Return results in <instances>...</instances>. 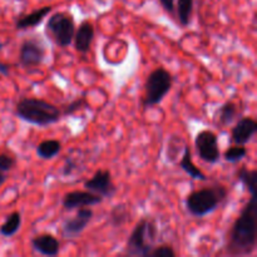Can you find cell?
I'll list each match as a JSON object with an SVG mask.
<instances>
[{"label": "cell", "instance_id": "obj_1", "mask_svg": "<svg viewBox=\"0 0 257 257\" xmlns=\"http://www.w3.org/2000/svg\"><path fill=\"white\" fill-rule=\"evenodd\" d=\"M257 241V201L251 196L228 233L226 252L230 256H250L255 252Z\"/></svg>", "mask_w": 257, "mask_h": 257}, {"label": "cell", "instance_id": "obj_2", "mask_svg": "<svg viewBox=\"0 0 257 257\" xmlns=\"http://www.w3.org/2000/svg\"><path fill=\"white\" fill-rule=\"evenodd\" d=\"M15 114L24 122L38 127H48L59 122L63 117L57 105L40 98H22L15 105Z\"/></svg>", "mask_w": 257, "mask_h": 257}, {"label": "cell", "instance_id": "obj_3", "mask_svg": "<svg viewBox=\"0 0 257 257\" xmlns=\"http://www.w3.org/2000/svg\"><path fill=\"white\" fill-rule=\"evenodd\" d=\"M227 196V188L217 183L190 193L186 198V208L195 217H205L217 210L218 206L225 202Z\"/></svg>", "mask_w": 257, "mask_h": 257}, {"label": "cell", "instance_id": "obj_4", "mask_svg": "<svg viewBox=\"0 0 257 257\" xmlns=\"http://www.w3.org/2000/svg\"><path fill=\"white\" fill-rule=\"evenodd\" d=\"M156 237H157V227L155 222L148 218H142L128 237L125 245V253L128 256L148 257V253L153 248Z\"/></svg>", "mask_w": 257, "mask_h": 257}, {"label": "cell", "instance_id": "obj_5", "mask_svg": "<svg viewBox=\"0 0 257 257\" xmlns=\"http://www.w3.org/2000/svg\"><path fill=\"white\" fill-rule=\"evenodd\" d=\"M172 75L165 68H156L150 73L146 80V95L143 100L145 108L160 104L172 88Z\"/></svg>", "mask_w": 257, "mask_h": 257}, {"label": "cell", "instance_id": "obj_6", "mask_svg": "<svg viewBox=\"0 0 257 257\" xmlns=\"http://www.w3.org/2000/svg\"><path fill=\"white\" fill-rule=\"evenodd\" d=\"M45 30L53 38L55 44L60 48H67L72 44L75 33V23L72 15L65 12L54 13L49 17Z\"/></svg>", "mask_w": 257, "mask_h": 257}, {"label": "cell", "instance_id": "obj_7", "mask_svg": "<svg viewBox=\"0 0 257 257\" xmlns=\"http://www.w3.org/2000/svg\"><path fill=\"white\" fill-rule=\"evenodd\" d=\"M47 49L38 37H32L22 43L19 49V63L25 69L37 68L44 62Z\"/></svg>", "mask_w": 257, "mask_h": 257}, {"label": "cell", "instance_id": "obj_8", "mask_svg": "<svg viewBox=\"0 0 257 257\" xmlns=\"http://www.w3.org/2000/svg\"><path fill=\"white\" fill-rule=\"evenodd\" d=\"M195 147L198 157L205 162L215 165L220 161L221 152L218 147V140L212 131H201L196 136Z\"/></svg>", "mask_w": 257, "mask_h": 257}, {"label": "cell", "instance_id": "obj_9", "mask_svg": "<svg viewBox=\"0 0 257 257\" xmlns=\"http://www.w3.org/2000/svg\"><path fill=\"white\" fill-rule=\"evenodd\" d=\"M94 212H93L92 208L89 207H82L78 208L77 213H75L73 217L68 218L63 222L62 226V233L65 238H73L78 237L83 231L87 228V226L89 225V222L92 221Z\"/></svg>", "mask_w": 257, "mask_h": 257}, {"label": "cell", "instance_id": "obj_10", "mask_svg": "<svg viewBox=\"0 0 257 257\" xmlns=\"http://www.w3.org/2000/svg\"><path fill=\"white\" fill-rule=\"evenodd\" d=\"M84 188L102 196L103 198H112L117 192V187L113 183L112 175L108 170H98L92 178L85 181Z\"/></svg>", "mask_w": 257, "mask_h": 257}, {"label": "cell", "instance_id": "obj_11", "mask_svg": "<svg viewBox=\"0 0 257 257\" xmlns=\"http://www.w3.org/2000/svg\"><path fill=\"white\" fill-rule=\"evenodd\" d=\"M103 197L90 191H72L65 193L63 197L62 205L65 211L78 210L82 207H92V206L102 203Z\"/></svg>", "mask_w": 257, "mask_h": 257}, {"label": "cell", "instance_id": "obj_12", "mask_svg": "<svg viewBox=\"0 0 257 257\" xmlns=\"http://www.w3.org/2000/svg\"><path fill=\"white\" fill-rule=\"evenodd\" d=\"M257 132V122L251 117H243L237 120L232 128L231 137L235 145L245 146L252 140Z\"/></svg>", "mask_w": 257, "mask_h": 257}, {"label": "cell", "instance_id": "obj_13", "mask_svg": "<svg viewBox=\"0 0 257 257\" xmlns=\"http://www.w3.org/2000/svg\"><path fill=\"white\" fill-rule=\"evenodd\" d=\"M94 35H95V30L92 23L89 22L80 23L78 29H75L74 38H73L75 50L79 53H83V54L89 52L93 40H94Z\"/></svg>", "mask_w": 257, "mask_h": 257}, {"label": "cell", "instance_id": "obj_14", "mask_svg": "<svg viewBox=\"0 0 257 257\" xmlns=\"http://www.w3.org/2000/svg\"><path fill=\"white\" fill-rule=\"evenodd\" d=\"M32 247L40 255L48 257L57 256L60 252L59 241L50 233H42V235L33 237Z\"/></svg>", "mask_w": 257, "mask_h": 257}, {"label": "cell", "instance_id": "obj_15", "mask_svg": "<svg viewBox=\"0 0 257 257\" xmlns=\"http://www.w3.org/2000/svg\"><path fill=\"white\" fill-rule=\"evenodd\" d=\"M53 10L52 7H43L40 9L34 10V12L29 13V14L20 17L19 19L15 22V28L18 30H25L30 29V28H35L39 24H42L43 20L47 18L48 14Z\"/></svg>", "mask_w": 257, "mask_h": 257}, {"label": "cell", "instance_id": "obj_16", "mask_svg": "<svg viewBox=\"0 0 257 257\" xmlns=\"http://www.w3.org/2000/svg\"><path fill=\"white\" fill-rule=\"evenodd\" d=\"M180 167L190 176L191 178L193 180H198V181H206L207 177H206L205 173L192 162V153H191V148L188 147V145L185 146L183 148V153H182V158L180 161Z\"/></svg>", "mask_w": 257, "mask_h": 257}, {"label": "cell", "instance_id": "obj_17", "mask_svg": "<svg viewBox=\"0 0 257 257\" xmlns=\"http://www.w3.org/2000/svg\"><path fill=\"white\" fill-rule=\"evenodd\" d=\"M237 115L238 105L235 102L228 100V102L223 103L220 107V109L217 110L218 125H221V127H227L231 123H233V120L237 118Z\"/></svg>", "mask_w": 257, "mask_h": 257}, {"label": "cell", "instance_id": "obj_18", "mask_svg": "<svg viewBox=\"0 0 257 257\" xmlns=\"http://www.w3.org/2000/svg\"><path fill=\"white\" fill-rule=\"evenodd\" d=\"M236 178L242 183L243 187L248 191L251 196H256V182H257V170H248L247 167H241L236 172Z\"/></svg>", "mask_w": 257, "mask_h": 257}, {"label": "cell", "instance_id": "obj_19", "mask_svg": "<svg viewBox=\"0 0 257 257\" xmlns=\"http://www.w3.org/2000/svg\"><path fill=\"white\" fill-rule=\"evenodd\" d=\"M62 150V145L57 140H45L37 146V155L42 160H52L57 157Z\"/></svg>", "mask_w": 257, "mask_h": 257}, {"label": "cell", "instance_id": "obj_20", "mask_svg": "<svg viewBox=\"0 0 257 257\" xmlns=\"http://www.w3.org/2000/svg\"><path fill=\"white\" fill-rule=\"evenodd\" d=\"M20 226H22V215L15 211V212L10 213L5 218L4 223L0 226V235L4 237H12L20 230Z\"/></svg>", "mask_w": 257, "mask_h": 257}, {"label": "cell", "instance_id": "obj_21", "mask_svg": "<svg viewBox=\"0 0 257 257\" xmlns=\"http://www.w3.org/2000/svg\"><path fill=\"white\" fill-rule=\"evenodd\" d=\"M193 13V0H177V18L181 27L186 28L191 24Z\"/></svg>", "mask_w": 257, "mask_h": 257}, {"label": "cell", "instance_id": "obj_22", "mask_svg": "<svg viewBox=\"0 0 257 257\" xmlns=\"http://www.w3.org/2000/svg\"><path fill=\"white\" fill-rule=\"evenodd\" d=\"M128 218H130V210L124 203L114 206L109 213V222L113 227H120L127 222Z\"/></svg>", "mask_w": 257, "mask_h": 257}, {"label": "cell", "instance_id": "obj_23", "mask_svg": "<svg viewBox=\"0 0 257 257\" xmlns=\"http://www.w3.org/2000/svg\"><path fill=\"white\" fill-rule=\"evenodd\" d=\"M246 155H247V150H246V147L236 145V146H232V147L227 148V150L225 151V153H223V158H225L226 162L236 163L238 162V161L243 160V158L246 157Z\"/></svg>", "mask_w": 257, "mask_h": 257}, {"label": "cell", "instance_id": "obj_24", "mask_svg": "<svg viewBox=\"0 0 257 257\" xmlns=\"http://www.w3.org/2000/svg\"><path fill=\"white\" fill-rule=\"evenodd\" d=\"M15 166V160L8 155H0V187L7 182L8 172Z\"/></svg>", "mask_w": 257, "mask_h": 257}, {"label": "cell", "instance_id": "obj_25", "mask_svg": "<svg viewBox=\"0 0 257 257\" xmlns=\"http://www.w3.org/2000/svg\"><path fill=\"white\" fill-rule=\"evenodd\" d=\"M176 251L170 245L153 246L152 250L148 253V257H175Z\"/></svg>", "mask_w": 257, "mask_h": 257}, {"label": "cell", "instance_id": "obj_26", "mask_svg": "<svg viewBox=\"0 0 257 257\" xmlns=\"http://www.w3.org/2000/svg\"><path fill=\"white\" fill-rule=\"evenodd\" d=\"M87 107V100H85V98H78V99L73 100V102H70L69 104L65 105L64 109L62 110V114L63 115H72L74 114L77 110L79 109H83V108Z\"/></svg>", "mask_w": 257, "mask_h": 257}, {"label": "cell", "instance_id": "obj_27", "mask_svg": "<svg viewBox=\"0 0 257 257\" xmlns=\"http://www.w3.org/2000/svg\"><path fill=\"white\" fill-rule=\"evenodd\" d=\"M160 3L166 12L170 13V14L175 13V0H160Z\"/></svg>", "mask_w": 257, "mask_h": 257}, {"label": "cell", "instance_id": "obj_28", "mask_svg": "<svg viewBox=\"0 0 257 257\" xmlns=\"http://www.w3.org/2000/svg\"><path fill=\"white\" fill-rule=\"evenodd\" d=\"M74 168H75V163L73 162V160L68 158L67 162H65L64 170H63V175H64V176H70L73 173V171H74Z\"/></svg>", "mask_w": 257, "mask_h": 257}, {"label": "cell", "instance_id": "obj_29", "mask_svg": "<svg viewBox=\"0 0 257 257\" xmlns=\"http://www.w3.org/2000/svg\"><path fill=\"white\" fill-rule=\"evenodd\" d=\"M10 73V65L7 63H0V74L9 75Z\"/></svg>", "mask_w": 257, "mask_h": 257}, {"label": "cell", "instance_id": "obj_30", "mask_svg": "<svg viewBox=\"0 0 257 257\" xmlns=\"http://www.w3.org/2000/svg\"><path fill=\"white\" fill-rule=\"evenodd\" d=\"M97 2L99 3L100 5H104V4H105V0H97Z\"/></svg>", "mask_w": 257, "mask_h": 257}]
</instances>
